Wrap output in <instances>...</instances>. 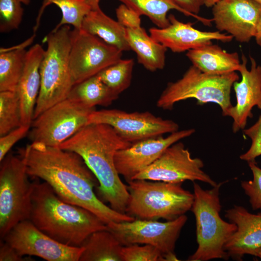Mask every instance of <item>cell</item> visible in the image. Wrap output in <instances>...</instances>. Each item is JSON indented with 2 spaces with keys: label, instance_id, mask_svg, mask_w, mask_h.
Returning <instances> with one entry per match:
<instances>
[{
  "label": "cell",
  "instance_id": "1",
  "mask_svg": "<svg viewBox=\"0 0 261 261\" xmlns=\"http://www.w3.org/2000/svg\"><path fill=\"white\" fill-rule=\"evenodd\" d=\"M18 155L24 160L29 176L45 182L61 200L90 211L107 225L135 219L114 210L99 199L94 190L98 181L76 153L30 143L19 150Z\"/></svg>",
  "mask_w": 261,
  "mask_h": 261
},
{
  "label": "cell",
  "instance_id": "2",
  "mask_svg": "<svg viewBox=\"0 0 261 261\" xmlns=\"http://www.w3.org/2000/svg\"><path fill=\"white\" fill-rule=\"evenodd\" d=\"M131 144L110 126L90 123L59 147L79 155L98 181L99 199L114 210L126 214L130 194L117 171L115 156L118 150Z\"/></svg>",
  "mask_w": 261,
  "mask_h": 261
},
{
  "label": "cell",
  "instance_id": "3",
  "mask_svg": "<svg viewBox=\"0 0 261 261\" xmlns=\"http://www.w3.org/2000/svg\"><path fill=\"white\" fill-rule=\"evenodd\" d=\"M29 220L54 240L81 247L93 232L109 229L97 216L61 200L45 182H33Z\"/></svg>",
  "mask_w": 261,
  "mask_h": 261
},
{
  "label": "cell",
  "instance_id": "4",
  "mask_svg": "<svg viewBox=\"0 0 261 261\" xmlns=\"http://www.w3.org/2000/svg\"><path fill=\"white\" fill-rule=\"evenodd\" d=\"M220 182L210 189H203L193 182L194 199L191 210L196 221L198 247L188 259L189 261L228 260L224 246L235 232L236 225L224 220L220 216Z\"/></svg>",
  "mask_w": 261,
  "mask_h": 261
},
{
  "label": "cell",
  "instance_id": "5",
  "mask_svg": "<svg viewBox=\"0 0 261 261\" xmlns=\"http://www.w3.org/2000/svg\"><path fill=\"white\" fill-rule=\"evenodd\" d=\"M130 197L126 213L137 219L174 220L191 210L193 193L182 183L146 179L127 182Z\"/></svg>",
  "mask_w": 261,
  "mask_h": 261
},
{
  "label": "cell",
  "instance_id": "6",
  "mask_svg": "<svg viewBox=\"0 0 261 261\" xmlns=\"http://www.w3.org/2000/svg\"><path fill=\"white\" fill-rule=\"evenodd\" d=\"M71 30L69 25H64L44 38L47 48L40 66L41 87L33 119L66 99L74 86L69 61Z\"/></svg>",
  "mask_w": 261,
  "mask_h": 261
},
{
  "label": "cell",
  "instance_id": "7",
  "mask_svg": "<svg viewBox=\"0 0 261 261\" xmlns=\"http://www.w3.org/2000/svg\"><path fill=\"white\" fill-rule=\"evenodd\" d=\"M239 79L235 72L221 74L205 73L194 65L191 66L182 78L168 83L157 102L158 107L172 110L177 102L193 98L197 103L218 104L222 115L228 116L233 106L230 99L232 87Z\"/></svg>",
  "mask_w": 261,
  "mask_h": 261
},
{
  "label": "cell",
  "instance_id": "8",
  "mask_svg": "<svg viewBox=\"0 0 261 261\" xmlns=\"http://www.w3.org/2000/svg\"><path fill=\"white\" fill-rule=\"evenodd\" d=\"M26 163L19 156L8 153L0 161V237L19 222L29 219L33 182H30Z\"/></svg>",
  "mask_w": 261,
  "mask_h": 261
},
{
  "label": "cell",
  "instance_id": "9",
  "mask_svg": "<svg viewBox=\"0 0 261 261\" xmlns=\"http://www.w3.org/2000/svg\"><path fill=\"white\" fill-rule=\"evenodd\" d=\"M95 110L67 98L33 119L29 138L31 143L59 146L87 124L89 114Z\"/></svg>",
  "mask_w": 261,
  "mask_h": 261
},
{
  "label": "cell",
  "instance_id": "10",
  "mask_svg": "<svg viewBox=\"0 0 261 261\" xmlns=\"http://www.w3.org/2000/svg\"><path fill=\"white\" fill-rule=\"evenodd\" d=\"M187 219L185 214L164 222L135 218L112 222L107 227L123 246L151 245L164 255L165 261H178L174 252L175 244Z\"/></svg>",
  "mask_w": 261,
  "mask_h": 261
},
{
  "label": "cell",
  "instance_id": "11",
  "mask_svg": "<svg viewBox=\"0 0 261 261\" xmlns=\"http://www.w3.org/2000/svg\"><path fill=\"white\" fill-rule=\"evenodd\" d=\"M99 123L112 127L125 141L133 143L178 130L174 121L157 116L149 112H127L118 109L94 110L87 124Z\"/></svg>",
  "mask_w": 261,
  "mask_h": 261
},
{
  "label": "cell",
  "instance_id": "12",
  "mask_svg": "<svg viewBox=\"0 0 261 261\" xmlns=\"http://www.w3.org/2000/svg\"><path fill=\"white\" fill-rule=\"evenodd\" d=\"M70 67L74 85L121 59L122 51L82 29L71 33Z\"/></svg>",
  "mask_w": 261,
  "mask_h": 261
},
{
  "label": "cell",
  "instance_id": "13",
  "mask_svg": "<svg viewBox=\"0 0 261 261\" xmlns=\"http://www.w3.org/2000/svg\"><path fill=\"white\" fill-rule=\"evenodd\" d=\"M201 159L192 158L184 145L177 142L168 147L152 164L133 179H146L172 183L200 181L215 187L218 183L203 170ZM132 179V180H133Z\"/></svg>",
  "mask_w": 261,
  "mask_h": 261
},
{
  "label": "cell",
  "instance_id": "14",
  "mask_svg": "<svg viewBox=\"0 0 261 261\" xmlns=\"http://www.w3.org/2000/svg\"><path fill=\"white\" fill-rule=\"evenodd\" d=\"M21 256H36L47 261H79L83 246L63 245L37 228L29 220L14 226L2 239Z\"/></svg>",
  "mask_w": 261,
  "mask_h": 261
},
{
  "label": "cell",
  "instance_id": "15",
  "mask_svg": "<svg viewBox=\"0 0 261 261\" xmlns=\"http://www.w3.org/2000/svg\"><path fill=\"white\" fill-rule=\"evenodd\" d=\"M194 132L193 129L177 130L166 137L162 135L147 138L118 150L115 156V163L118 173L127 182L132 180L156 161L168 147Z\"/></svg>",
  "mask_w": 261,
  "mask_h": 261
},
{
  "label": "cell",
  "instance_id": "16",
  "mask_svg": "<svg viewBox=\"0 0 261 261\" xmlns=\"http://www.w3.org/2000/svg\"><path fill=\"white\" fill-rule=\"evenodd\" d=\"M213 22L240 43L255 37L261 17V4L253 0H219L212 7Z\"/></svg>",
  "mask_w": 261,
  "mask_h": 261
},
{
  "label": "cell",
  "instance_id": "17",
  "mask_svg": "<svg viewBox=\"0 0 261 261\" xmlns=\"http://www.w3.org/2000/svg\"><path fill=\"white\" fill-rule=\"evenodd\" d=\"M169 25L164 28L153 27L150 35L174 53H181L212 44V41L230 42L232 36L217 31H203L194 28L191 23H183L172 14L168 16Z\"/></svg>",
  "mask_w": 261,
  "mask_h": 261
},
{
  "label": "cell",
  "instance_id": "18",
  "mask_svg": "<svg viewBox=\"0 0 261 261\" xmlns=\"http://www.w3.org/2000/svg\"><path fill=\"white\" fill-rule=\"evenodd\" d=\"M249 58L251 67L249 70L246 67V58L242 54L238 71L241 80L233 85L236 104L231 108L228 116L233 119L232 129L234 133L245 128L248 118L253 116L252 110L255 106L261 109V65H258L252 57L249 56Z\"/></svg>",
  "mask_w": 261,
  "mask_h": 261
},
{
  "label": "cell",
  "instance_id": "19",
  "mask_svg": "<svg viewBox=\"0 0 261 261\" xmlns=\"http://www.w3.org/2000/svg\"><path fill=\"white\" fill-rule=\"evenodd\" d=\"M225 216L237 226L224 246L229 257L241 261L245 255L253 256L261 247V214H252L242 206L234 205L226 211Z\"/></svg>",
  "mask_w": 261,
  "mask_h": 261
},
{
  "label": "cell",
  "instance_id": "20",
  "mask_svg": "<svg viewBox=\"0 0 261 261\" xmlns=\"http://www.w3.org/2000/svg\"><path fill=\"white\" fill-rule=\"evenodd\" d=\"M45 50L36 44L27 51L25 64L16 92L21 110L22 125H30L41 87L40 66Z\"/></svg>",
  "mask_w": 261,
  "mask_h": 261
},
{
  "label": "cell",
  "instance_id": "21",
  "mask_svg": "<svg viewBox=\"0 0 261 261\" xmlns=\"http://www.w3.org/2000/svg\"><path fill=\"white\" fill-rule=\"evenodd\" d=\"M186 56L202 72L221 74L239 71L241 62L237 53H228L212 43L188 51Z\"/></svg>",
  "mask_w": 261,
  "mask_h": 261
},
{
  "label": "cell",
  "instance_id": "22",
  "mask_svg": "<svg viewBox=\"0 0 261 261\" xmlns=\"http://www.w3.org/2000/svg\"><path fill=\"white\" fill-rule=\"evenodd\" d=\"M130 49L135 52L138 62L145 69L155 72L163 69L167 48L157 42L142 27L126 29Z\"/></svg>",
  "mask_w": 261,
  "mask_h": 261
},
{
  "label": "cell",
  "instance_id": "23",
  "mask_svg": "<svg viewBox=\"0 0 261 261\" xmlns=\"http://www.w3.org/2000/svg\"><path fill=\"white\" fill-rule=\"evenodd\" d=\"M81 29L122 52L130 49L126 39V28L105 14L101 8L91 10L87 14Z\"/></svg>",
  "mask_w": 261,
  "mask_h": 261
},
{
  "label": "cell",
  "instance_id": "24",
  "mask_svg": "<svg viewBox=\"0 0 261 261\" xmlns=\"http://www.w3.org/2000/svg\"><path fill=\"white\" fill-rule=\"evenodd\" d=\"M132 9L139 15H145L159 28L167 27L170 21L169 11L175 10L186 16H192L205 26H210L212 19L190 13L179 7L173 0H117Z\"/></svg>",
  "mask_w": 261,
  "mask_h": 261
},
{
  "label": "cell",
  "instance_id": "25",
  "mask_svg": "<svg viewBox=\"0 0 261 261\" xmlns=\"http://www.w3.org/2000/svg\"><path fill=\"white\" fill-rule=\"evenodd\" d=\"M82 246L79 261H122L123 246L109 229L93 232Z\"/></svg>",
  "mask_w": 261,
  "mask_h": 261
},
{
  "label": "cell",
  "instance_id": "26",
  "mask_svg": "<svg viewBox=\"0 0 261 261\" xmlns=\"http://www.w3.org/2000/svg\"><path fill=\"white\" fill-rule=\"evenodd\" d=\"M118 95L108 87L97 74L75 84L68 97L88 108L97 105L108 106L118 98Z\"/></svg>",
  "mask_w": 261,
  "mask_h": 261
},
{
  "label": "cell",
  "instance_id": "27",
  "mask_svg": "<svg viewBox=\"0 0 261 261\" xmlns=\"http://www.w3.org/2000/svg\"><path fill=\"white\" fill-rule=\"evenodd\" d=\"M24 47L1 49L0 91H16L24 70L27 51Z\"/></svg>",
  "mask_w": 261,
  "mask_h": 261
},
{
  "label": "cell",
  "instance_id": "28",
  "mask_svg": "<svg viewBox=\"0 0 261 261\" xmlns=\"http://www.w3.org/2000/svg\"><path fill=\"white\" fill-rule=\"evenodd\" d=\"M54 4L60 10L62 18L52 30L56 31L64 25H72L74 29H81L84 17L92 10L87 0H43L36 24L34 28L37 30L40 17L47 6Z\"/></svg>",
  "mask_w": 261,
  "mask_h": 261
},
{
  "label": "cell",
  "instance_id": "29",
  "mask_svg": "<svg viewBox=\"0 0 261 261\" xmlns=\"http://www.w3.org/2000/svg\"><path fill=\"white\" fill-rule=\"evenodd\" d=\"M134 63L133 59H120L97 75L102 81L118 95L130 85Z\"/></svg>",
  "mask_w": 261,
  "mask_h": 261
},
{
  "label": "cell",
  "instance_id": "30",
  "mask_svg": "<svg viewBox=\"0 0 261 261\" xmlns=\"http://www.w3.org/2000/svg\"><path fill=\"white\" fill-rule=\"evenodd\" d=\"M21 125L20 102L16 91H0V136Z\"/></svg>",
  "mask_w": 261,
  "mask_h": 261
},
{
  "label": "cell",
  "instance_id": "31",
  "mask_svg": "<svg viewBox=\"0 0 261 261\" xmlns=\"http://www.w3.org/2000/svg\"><path fill=\"white\" fill-rule=\"evenodd\" d=\"M20 0H0V31L7 33L18 29L24 9Z\"/></svg>",
  "mask_w": 261,
  "mask_h": 261
},
{
  "label": "cell",
  "instance_id": "32",
  "mask_svg": "<svg viewBox=\"0 0 261 261\" xmlns=\"http://www.w3.org/2000/svg\"><path fill=\"white\" fill-rule=\"evenodd\" d=\"M122 261H165L164 255L149 245L134 244L123 246Z\"/></svg>",
  "mask_w": 261,
  "mask_h": 261
},
{
  "label": "cell",
  "instance_id": "33",
  "mask_svg": "<svg viewBox=\"0 0 261 261\" xmlns=\"http://www.w3.org/2000/svg\"><path fill=\"white\" fill-rule=\"evenodd\" d=\"M252 173L253 179L242 181L241 186L249 198L250 205L254 210L261 209V168L255 161L248 162Z\"/></svg>",
  "mask_w": 261,
  "mask_h": 261
},
{
  "label": "cell",
  "instance_id": "34",
  "mask_svg": "<svg viewBox=\"0 0 261 261\" xmlns=\"http://www.w3.org/2000/svg\"><path fill=\"white\" fill-rule=\"evenodd\" d=\"M244 132L251 139V145L246 153L240 155V159L248 162L255 161L256 158L261 155V114L257 121L244 130Z\"/></svg>",
  "mask_w": 261,
  "mask_h": 261
},
{
  "label": "cell",
  "instance_id": "35",
  "mask_svg": "<svg viewBox=\"0 0 261 261\" xmlns=\"http://www.w3.org/2000/svg\"><path fill=\"white\" fill-rule=\"evenodd\" d=\"M30 128V125H21L0 136V161L16 143L28 134Z\"/></svg>",
  "mask_w": 261,
  "mask_h": 261
},
{
  "label": "cell",
  "instance_id": "36",
  "mask_svg": "<svg viewBox=\"0 0 261 261\" xmlns=\"http://www.w3.org/2000/svg\"><path fill=\"white\" fill-rule=\"evenodd\" d=\"M117 21L126 29L141 27L140 15L124 4L116 9Z\"/></svg>",
  "mask_w": 261,
  "mask_h": 261
},
{
  "label": "cell",
  "instance_id": "37",
  "mask_svg": "<svg viewBox=\"0 0 261 261\" xmlns=\"http://www.w3.org/2000/svg\"><path fill=\"white\" fill-rule=\"evenodd\" d=\"M24 256L7 243L3 241L0 243V261H26Z\"/></svg>",
  "mask_w": 261,
  "mask_h": 261
},
{
  "label": "cell",
  "instance_id": "38",
  "mask_svg": "<svg viewBox=\"0 0 261 261\" xmlns=\"http://www.w3.org/2000/svg\"><path fill=\"white\" fill-rule=\"evenodd\" d=\"M184 10L195 14H198L203 4V0H173Z\"/></svg>",
  "mask_w": 261,
  "mask_h": 261
},
{
  "label": "cell",
  "instance_id": "39",
  "mask_svg": "<svg viewBox=\"0 0 261 261\" xmlns=\"http://www.w3.org/2000/svg\"><path fill=\"white\" fill-rule=\"evenodd\" d=\"M254 37L255 38L257 44L261 47V17L258 25L256 33Z\"/></svg>",
  "mask_w": 261,
  "mask_h": 261
},
{
  "label": "cell",
  "instance_id": "40",
  "mask_svg": "<svg viewBox=\"0 0 261 261\" xmlns=\"http://www.w3.org/2000/svg\"><path fill=\"white\" fill-rule=\"evenodd\" d=\"M92 10H97L100 8V2L101 0H87Z\"/></svg>",
  "mask_w": 261,
  "mask_h": 261
},
{
  "label": "cell",
  "instance_id": "41",
  "mask_svg": "<svg viewBox=\"0 0 261 261\" xmlns=\"http://www.w3.org/2000/svg\"><path fill=\"white\" fill-rule=\"evenodd\" d=\"M219 0H203V4L207 7H212Z\"/></svg>",
  "mask_w": 261,
  "mask_h": 261
},
{
  "label": "cell",
  "instance_id": "42",
  "mask_svg": "<svg viewBox=\"0 0 261 261\" xmlns=\"http://www.w3.org/2000/svg\"><path fill=\"white\" fill-rule=\"evenodd\" d=\"M253 256L258 257L261 259V247L255 251Z\"/></svg>",
  "mask_w": 261,
  "mask_h": 261
},
{
  "label": "cell",
  "instance_id": "43",
  "mask_svg": "<svg viewBox=\"0 0 261 261\" xmlns=\"http://www.w3.org/2000/svg\"><path fill=\"white\" fill-rule=\"evenodd\" d=\"M21 2L25 5H29L30 2V0H20Z\"/></svg>",
  "mask_w": 261,
  "mask_h": 261
},
{
  "label": "cell",
  "instance_id": "44",
  "mask_svg": "<svg viewBox=\"0 0 261 261\" xmlns=\"http://www.w3.org/2000/svg\"><path fill=\"white\" fill-rule=\"evenodd\" d=\"M256 2H257L258 3H260V4H261V0H253Z\"/></svg>",
  "mask_w": 261,
  "mask_h": 261
}]
</instances>
